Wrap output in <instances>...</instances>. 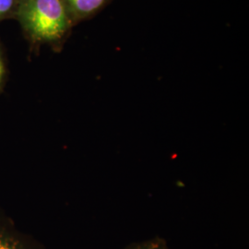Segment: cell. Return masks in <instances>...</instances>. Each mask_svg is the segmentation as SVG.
<instances>
[{"label": "cell", "mask_w": 249, "mask_h": 249, "mask_svg": "<svg viewBox=\"0 0 249 249\" xmlns=\"http://www.w3.org/2000/svg\"><path fill=\"white\" fill-rule=\"evenodd\" d=\"M22 16L28 31L44 41L62 37L71 21L62 0H27Z\"/></svg>", "instance_id": "obj_1"}, {"label": "cell", "mask_w": 249, "mask_h": 249, "mask_svg": "<svg viewBox=\"0 0 249 249\" xmlns=\"http://www.w3.org/2000/svg\"><path fill=\"white\" fill-rule=\"evenodd\" d=\"M0 249H45L18 230L8 218L0 215Z\"/></svg>", "instance_id": "obj_2"}, {"label": "cell", "mask_w": 249, "mask_h": 249, "mask_svg": "<svg viewBox=\"0 0 249 249\" xmlns=\"http://www.w3.org/2000/svg\"><path fill=\"white\" fill-rule=\"evenodd\" d=\"M108 0H62L69 17L83 18L90 16L106 5Z\"/></svg>", "instance_id": "obj_3"}, {"label": "cell", "mask_w": 249, "mask_h": 249, "mask_svg": "<svg viewBox=\"0 0 249 249\" xmlns=\"http://www.w3.org/2000/svg\"><path fill=\"white\" fill-rule=\"evenodd\" d=\"M125 249H169L166 242L159 237H155L150 240L134 243L127 246Z\"/></svg>", "instance_id": "obj_4"}, {"label": "cell", "mask_w": 249, "mask_h": 249, "mask_svg": "<svg viewBox=\"0 0 249 249\" xmlns=\"http://www.w3.org/2000/svg\"><path fill=\"white\" fill-rule=\"evenodd\" d=\"M14 0H0V16L9 12L12 8Z\"/></svg>", "instance_id": "obj_5"}, {"label": "cell", "mask_w": 249, "mask_h": 249, "mask_svg": "<svg viewBox=\"0 0 249 249\" xmlns=\"http://www.w3.org/2000/svg\"><path fill=\"white\" fill-rule=\"evenodd\" d=\"M3 72H4V69H3V64H2L1 57H0V80H1V79H2V76H3Z\"/></svg>", "instance_id": "obj_6"}]
</instances>
